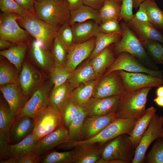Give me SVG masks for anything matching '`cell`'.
Listing matches in <instances>:
<instances>
[{"mask_svg":"<svg viewBox=\"0 0 163 163\" xmlns=\"http://www.w3.org/2000/svg\"><path fill=\"white\" fill-rule=\"evenodd\" d=\"M122 29L120 40L113 44L115 55L127 53L139 60L145 66L153 70H159L157 64L147 54L141 41L124 21L120 25Z\"/></svg>","mask_w":163,"mask_h":163,"instance_id":"6da1fadb","label":"cell"},{"mask_svg":"<svg viewBox=\"0 0 163 163\" xmlns=\"http://www.w3.org/2000/svg\"><path fill=\"white\" fill-rule=\"evenodd\" d=\"M152 88L126 92L121 96L116 111L118 118L137 119L145 113L147 96Z\"/></svg>","mask_w":163,"mask_h":163,"instance_id":"7a4b0ae2","label":"cell"},{"mask_svg":"<svg viewBox=\"0 0 163 163\" xmlns=\"http://www.w3.org/2000/svg\"><path fill=\"white\" fill-rule=\"evenodd\" d=\"M17 22L32 37L51 51L58 28L46 23L31 12L21 16Z\"/></svg>","mask_w":163,"mask_h":163,"instance_id":"3957f363","label":"cell"},{"mask_svg":"<svg viewBox=\"0 0 163 163\" xmlns=\"http://www.w3.org/2000/svg\"><path fill=\"white\" fill-rule=\"evenodd\" d=\"M35 15L48 24L58 28L69 22V11L63 0H39L35 1Z\"/></svg>","mask_w":163,"mask_h":163,"instance_id":"277c9868","label":"cell"},{"mask_svg":"<svg viewBox=\"0 0 163 163\" xmlns=\"http://www.w3.org/2000/svg\"><path fill=\"white\" fill-rule=\"evenodd\" d=\"M129 135L125 133L109 140L101 147V158L106 161L118 160L124 163H132L135 148L129 139Z\"/></svg>","mask_w":163,"mask_h":163,"instance_id":"5b68a950","label":"cell"},{"mask_svg":"<svg viewBox=\"0 0 163 163\" xmlns=\"http://www.w3.org/2000/svg\"><path fill=\"white\" fill-rule=\"evenodd\" d=\"M21 15L15 13H2L0 16V39L14 44L29 42L32 37L18 24Z\"/></svg>","mask_w":163,"mask_h":163,"instance_id":"8992f818","label":"cell"},{"mask_svg":"<svg viewBox=\"0 0 163 163\" xmlns=\"http://www.w3.org/2000/svg\"><path fill=\"white\" fill-rule=\"evenodd\" d=\"M34 120L32 133L37 140L63 125L61 111L50 105L39 112Z\"/></svg>","mask_w":163,"mask_h":163,"instance_id":"52a82bcc","label":"cell"},{"mask_svg":"<svg viewBox=\"0 0 163 163\" xmlns=\"http://www.w3.org/2000/svg\"><path fill=\"white\" fill-rule=\"evenodd\" d=\"M163 137V116L155 113L135 149L132 163H142L146 152L151 144L157 139Z\"/></svg>","mask_w":163,"mask_h":163,"instance_id":"ba28073f","label":"cell"},{"mask_svg":"<svg viewBox=\"0 0 163 163\" xmlns=\"http://www.w3.org/2000/svg\"><path fill=\"white\" fill-rule=\"evenodd\" d=\"M53 85L50 80H44L26 102L19 115L33 119L40 111L50 104V93Z\"/></svg>","mask_w":163,"mask_h":163,"instance_id":"9c48e42d","label":"cell"},{"mask_svg":"<svg viewBox=\"0 0 163 163\" xmlns=\"http://www.w3.org/2000/svg\"><path fill=\"white\" fill-rule=\"evenodd\" d=\"M126 91L118 70L104 74L97 79L92 97L101 98L122 96Z\"/></svg>","mask_w":163,"mask_h":163,"instance_id":"30bf717a","label":"cell"},{"mask_svg":"<svg viewBox=\"0 0 163 163\" xmlns=\"http://www.w3.org/2000/svg\"><path fill=\"white\" fill-rule=\"evenodd\" d=\"M120 70L129 72H143L163 78V70L150 69L145 66L136 58L126 52H123L119 54L113 63L107 70L104 74Z\"/></svg>","mask_w":163,"mask_h":163,"instance_id":"8fae6325","label":"cell"},{"mask_svg":"<svg viewBox=\"0 0 163 163\" xmlns=\"http://www.w3.org/2000/svg\"><path fill=\"white\" fill-rule=\"evenodd\" d=\"M126 92L147 87H158L163 85V78L143 72H132L118 70Z\"/></svg>","mask_w":163,"mask_h":163,"instance_id":"7c38bea8","label":"cell"},{"mask_svg":"<svg viewBox=\"0 0 163 163\" xmlns=\"http://www.w3.org/2000/svg\"><path fill=\"white\" fill-rule=\"evenodd\" d=\"M42 73L24 59L19 72L18 84L27 101L43 81Z\"/></svg>","mask_w":163,"mask_h":163,"instance_id":"4fadbf2b","label":"cell"},{"mask_svg":"<svg viewBox=\"0 0 163 163\" xmlns=\"http://www.w3.org/2000/svg\"><path fill=\"white\" fill-rule=\"evenodd\" d=\"M27 53L30 60L45 72H49L54 65L51 51L33 37Z\"/></svg>","mask_w":163,"mask_h":163,"instance_id":"5bb4252c","label":"cell"},{"mask_svg":"<svg viewBox=\"0 0 163 163\" xmlns=\"http://www.w3.org/2000/svg\"><path fill=\"white\" fill-rule=\"evenodd\" d=\"M95 45V37L85 43L74 44L68 47L67 59L64 66L72 72L85 59L90 57Z\"/></svg>","mask_w":163,"mask_h":163,"instance_id":"9a60e30c","label":"cell"},{"mask_svg":"<svg viewBox=\"0 0 163 163\" xmlns=\"http://www.w3.org/2000/svg\"><path fill=\"white\" fill-rule=\"evenodd\" d=\"M121 95L97 98L91 97L82 107L87 116L116 113Z\"/></svg>","mask_w":163,"mask_h":163,"instance_id":"2e32d148","label":"cell"},{"mask_svg":"<svg viewBox=\"0 0 163 163\" xmlns=\"http://www.w3.org/2000/svg\"><path fill=\"white\" fill-rule=\"evenodd\" d=\"M117 118L115 113L106 115L87 116L82 128L81 141L94 136Z\"/></svg>","mask_w":163,"mask_h":163,"instance_id":"e0dca14e","label":"cell"},{"mask_svg":"<svg viewBox=\"0 0 163 163\" xmlns=\"http://www.w3.org/2000/svg\"><path fill=\"white\" fill-rule=\"evenodd\" d=\"M69 141L68 129L64 125L61 126L39 140L34 153L40 156Z\"/></svg>","mask_w":163,"mask_h":163,"instance_id":"ac0fdd59","label":"cell"},{"mask_svg":"<svg viewBox=\"0 0 163 163\" xmlns=\"http://www.w3.org/2000/svg\"><path fill=\"white\" fill-rule=\"evenodd\" d=\"M125 22L140 41L152 40L163 44V33L150 22L141 21L133 17Z\"/></svg>","mask_w":163,"mask_h":163,"instance_id":"d6986e66","label":"cell"},{"mask_svg":"<svg viewBox=\"0 0 163 163\" xmlns=\"http://www.w3.org/2000/svg\"><path fill=\"white\" fill-rule=\"evenodd\" d=\"M0 90L11 111L17 116L27 100L18 84H11L0 86Z\"/></svg>","mask_w":163,"mask_h":163,"instance_id":"ffe728a7","label":"cell"},{"mask_svg":"<svg viewBox=\"0 0 163 163\" xmlns=\"http://www.w3.org/2000/svg\"><path fill=\"white\" fill-rule=\"evenodd\" d=\"M34 125V120L32 118L26 115H18L10 132V145L18 143L32 133Z\"/></svg>","mask_w":163,"mask_h":163,"instance_id":"44dd1931","label":"cell"},{"mask_svg":"<svg viewBox=\"0 0 163 163\" xmlns=\"http://www.w3.org/2000/svg\"><path fill=\"white\" fill-rule=\"evenodd\" d=\"M99 24L93 20L73 24L71 27L74 44L85 43L95 37L99 32Z\"/></svg>","mask_w":163,"mask_h":163,"instance_id":"7402d4cb","label":"cell"},{"mask_svg":"<svg viewBox=\"0 0 163 163\" xmlns=\"http://www.w3.org/2000/svg\"><path fill=\"white\" fill-rule=\"evenodd\" d=\"M101 147L92 145L76 147L71 149L72 163H96L101 158Z\"/></svg>","mask_w":163,"mask_h":163,"instance_id":"603a6c76","label":"cell"},{"mask_svg":"<svg viewBox=\"0 0 163 163\" xmlns=\"http://www.w3.org/2000/svg\"><path fill=\"white\" fill-rule=\"evenodd\" d=\"M98 78L88 59L82 62L71 72L68 81L72 90L81 84Z\"/></svg>","mask_w":163,"mask_h":163,"instance_id":"cb8c5ba5","label":"cell"},{"mask_svg":"<svg viewBox=\"0 0 163 163\" xmlns=\"http://www.w3.org/2000/svg\"><path fill=\"white\" fill-rule=\"evenodd\" d=\"M112 44L93 57L89 59L98 78L104 74L116 59L113 45L112 46Z\"/></svg>","mask_w":163,"mask_h":163,"instance_id":"d4e9b609","label":"cell"},{"mask_svg":"<svg viewBox=\"0 0 163 163\" xmlns=\"http://www.w3.org/2000/svg\"><path fill=\"white\" fill-rule=\"evenodd\" d=\"M156 110L151 106L146 109L144 113L137 119L135 125L129 135V139L135 148L139 145L141 139L149 124Z\"/></svg>","mask_w":163,"mask_h":163,"instance_id":"484cf974","label":"cell"},{"mask_svg":"<svg viewBox=\"0 0 163 163\" xmlns=\"http://www.w3.org/2000/svg\"><path fill=\"white\" fill-rule=\"evenodd\" d=\"M29 48V42L14 44L8 49L0 50V55L12 64L19 73Z\"/></svg>","mask_w":163,"mask_h":163,"instance_id":"4316f807","label":"cell"},{"mask_svg":"<svg viewBox=\"0 0 163 163\" xmlns=\"http://www.w3.org/2000/svg\"><path fill=\"white\" fill-rule=\"evenodd\" d=\"M97 79L81 84L73 89L70 94V99L78 106L82 107L92 97Z\"/></svg>","mask_w":163,"mask_h":163,"instance_id":"83f0119b","label":"cell"},{"mask_svg":"<svg viewBox=\"0 0 163 163\" xmlns=\"http://www.w3.org/2000/svg\"><path fill=\"white\" fill-rule=\"evenodd\" d=\"M72 89L68 81L56 87H53L50 93V104L62 111L66 102L70 99Z\"/></svg>","mask_w":163,"mask_h":163,"instance_id":"f1b7e54d","label":"cell"},{"mask_svg":"<svg viewBox=\"0 0 163 163\" xmlns=\"http://www.w3.org/2000/svg\"><path fill=\"white\" fill-rule=\"evenodd\" d=\"M93 20L99 24L101 23L99 11L83 5L79 8L70 11L69 23L72 26L75 23Z\"/></svg>","mask_w":163,"mask_h":163,"instance_id":"f546056e","label":"cell"},{"mask_svg":"<svg viewBox=\"0 0 163 163\" xmlns=\"http://www.w3.org/2000/svg\"><path fill=\"white\" fill-rule=\"evenodd\" d=\"M139 6L146 12L149 22L163 33V11L159 7L155 1L147 0Z\"/></svg>","mask_w":163,"mask_h":163,"instance_id":"4dcf8cb0","label":"cell"},{"mask_svg":"<svg viewBox=\"0 0 163 163\" xmlns=\"http://www.w3.org/2000/svg\"><path fill=\"white\" fill-rule=\"evenodd\" d=\"M19 73L15 67L8 59H1L0 86L11 84H18Z\"/></svg>","mask_w":163,"mask_h":163,"instance_id":"1f68e13d","label":"cell"},{"mask_svg":"<svg viewBox=\"0 0 163 163\" xmlns=\"http://www.w3.org/2000/svg\"><path fill=\"white\" fill-rule=\"evenodd\" d=\"M38 140L35 139L32 133L18 143L10 145L12 157L34 153Z\"/></svg>","mask_w":163,"mask_h":163,"instance_id":"d6a6232c","label":"cell"},{"mask_svg":"<svg viewBox=\"0 0 163 163\" xmlns=\"http://www.w3.org/2000/svg\"><path fill=\"white\" fill-rule=\"evenodd\" d=\"M17 116L10 110L5 101H0V132L9 137L10 132Z\"/></svg>","mask_w":163,"mask_h":163,"instance_id":"836d02e7","label":"cell"},{"mask_svg":"<svg viewBox=\"0 0 163 163\" xmlns=\"http://www.w3.org/2000/svg\"><path fill=\"white\" fill-rule=\"evenodd\" d=\"M122 33H114L106 34L98 33L95 36V45L89 58H91L100 53L109 46L116 43L121 39Z\"/></svg>","mask_w":163,"mask_h":163,"instance_id":"e575fe53","label":"cell"},{"mask_svg":"<svg viewBox=\"0 0 163 163\" xmlns=\"http://www.w3.org/2000/svg\"><path fill=\"white\" fill-rule=\"evenodd\" d=\"M121 2L114 0H105L99 10L101 22L115 19L119 21V15Z\"/></svg>","mask_w":163,"mask_h":163,"instance_id":"d590c367","label":"cell"},{"mask_svg":"<svg viewBox=\"0 0 163 163\" xmlns=\"http://www.w3.org/2000/svg\"><path fill=\"white\" fill-rule=\"evenodd\" d=\"M87 114L83 108L79 106L76 116L68 128L69 136L70 141L81 140V131L84 120Z\"/></svg>","mask_w":163,"mask_h":163,"instance_id":"8d00e7d4","label":"cell"},{"mask_svg":"<svg viewBox=\"0 0 163 163\" xmlns=\"http://www.w3.org/2000/svg\"><path fill=\"white\" fill-rule=\"evenodd\" d=\"M148 55L156 64H162L163 44L155 40L141 41Z\"/></svg>","mask_w":163,"mask_h":163,"instance_id":"74e56055","label":"cell"},{"mask_svg":"<svg viewBox=\"0 0 163 163\" xmlns=\"http://www.w3.org/2000/svg\"><path fill=\"white\" fill-rule=\"evenodd\" d=\"M68 47L56 37L52 46L51 52L54 64L64 66L66 60Z\"/></svg>","mask_w":163,"mask_h":163,"instance_id":"f35d334b","label":"cell"},{"mask_svg":"<svg viewBox=\"0 0 163 163\" xmlns=\"http://www.w3.org/2000/svg\"><path fill=\"white\" fill-rule=\"evenodd\" d=\"M50 80L53 85L57 87L68 81L71 73L64 66L54 64L49 72Z\"/></svg>","mask_w":163,"mask_h":163,"instance_id":"ab89813d","label":"cell"},{"mask_svg":"<svg viewBox=\"0 0 163 163\" xmlns=\"http://www.w3.org/2000/svg\"><path fill=\"white\" fill-rule=\"evenodd\" d=\"M163 163V137L156 140L146 156L144 162Z\"/></svg>","mask_w":163,"mask_h":163,"instance_id":"60d3db41","label":"cell"},{"mask_svg":"<svg viewBox=\"0 0 163 163\" xmlns=\"http://www.w3.org/2000/svg\"><path fill=\"white\" fill-rule=\"evenodd\" d=\"M72 150L62 152L52 151L47 154L41 160L42 163H72Z\"/></svg>","mask_w":163,"mask_h":163,"instance_id":"b9f144b4","label":"cell"},{"mask_svg":"<svg viewBox=\"0 0 163 163\" xmlns=\"http://www.w3.org/2000/svg\"><path fill=\"white\" fill-rule=\"evenodd\" d=\"M79 106L69 99L64 105L62 113L63 125L68 129L72 122L76 117Z\"/></svg>","mask_w":163,"mask_h":163,"instance_id":"7bdbcfd3","label":"cell"},{"mask_svg":"<svg viewBox=\"0 0 163 163\" xmlns=\"http://www.w3.org/2000/svg\"><path fill=\"white\" fill-rule=\"evenodd\" d=\"M56 37L66 45L68 47L74 44L73 34L70 26L68 22L62 25L58 29Z\"/></svg>","mask_w":163,"mask_h":163,"instance_id":"ee69618b","label":"cell"},{"mask_svg":"<svg viewBox=\"0 0 163 163\" xmlns=\"http://www.w3.org/2000/svg\"><path fill=\"white\" fill-rule=\"evenodd\" d=\"M0 9L2 13H13L23 16L30 12L20 6L14 0H0Z\"/></svg>","mask_w":163,"mask_h":163,"instance_id":"f6af8a7d","label":"cell"},{"mask_svg":"<svg viewBox=\"0 0 163 163\" xmlns=\"http://www.w3.org/2000/svg\"><path fill=\"white\" fill-rule=\"evenodd\" d=\"M40 162V156L34 153L13 156L0 161V163H38Z\"/></svg>","mask_w":163,"mask_h":163,"instance_id":"bcb514c9","label":"cell"},{"mask_svg":"<svg viewBox=\"0 0 163 163\" xmlns=\"http://www.w3.org/2000/svg\"><path fill=\"white\" fill-rule=\"evenodd\" d=\"M119 21L117 20L112 19L101 22L99 25V32L106 34L114 33H122V29Z\"/></svg>","mask_w":163,"mask_h":163,"instance_id":"7dc6e473","label":"cell"},{"mask_svg":"<svg viewBox=\"0 0 163 163\" xmlns=\"http://www.w3.org/2000/svg\"><path fill=\"white\" fill-rule=\"evenodd\" d=\"M133 0H122L119 15V21L126 22L133 18Z\"/></svg>","mask_w":163,"mask_h":163,"instance_id":"c3c4849f","label":"cell"},{"mask_svg":"<svg viewBox=\"0 0 163 163\" xmlns=\"http://www.w3.org/2000/svg\"><path fill=\"white\" fill-rule=\"evenodd\" d=\"M9 137L0 132V160H5L12 157L9 149Z\"/></svg>","mask_w":163,"mask_h":163,"instance_id":"681fc988","label":"cell"},{"mask_svg":"<svg viewBox=\"0 0 163 163\" xmlns=\"http://www.w3.org/2000/svg\"><path fill=\"white\" fill-rule=\"evenodd\" d=\"M105 0H82L83 5L99 11L103 5Z\"/></svg>","mask_w":163,"mask_h":163,"instance_id":"f907efd6","label":"cell"},{"mask_svg":"<svg viewBox=\"0 0 163 163\" xmlns=\"http://www.w3.org/2000/svg\"><path fill=\"white\" fill-rule=\"evenodd\" d=\"M14 0L23 8L35 14L34 10L35 1L34 0Z\"/></svg>","mask_w":163,"mask_h":163,"instance_id":"816d5d0a","label":"cell"},{"mask_svg":"<svg viewBox=\"0 0 163 163\" xmlns=\"http://www.w3.org/2000/svg\"><path fill=\"white\" fill-rule=\"evenodd\" d=\"M70 11L76 10L83 5L82 0H63Z\"/></svg>","mask_w":163,"mask_h":163,"instance_id":"f5cc1de1","label":"cell"},{"mask_svg":"<svg viewBox=\"0 0 163 163\" xmlns=\"http://www.w3.org/2000/svg\"><path fill=\"white\" fill-rule=\"evenodd\" d=\"M133 17L141 21L149 22V18L146 12L140 6L136 14H134Z\"/></svg>","mask_w":163,"mask_h":163,"instance_id":"db71d44e","label":"cell"},{"mask_svg":"<svg viewBox=\"0 0 163 163\" xmlns=\"http://www.w3.org/2000/svg\"><path fill=\"white\" fill-rule=\"evenodd\" d=\"M14 44L8 41L0 39V50H1L8 49Z\"/></svg>","mask_w":163,"mask_h":163,"instance_id":"11a10c76","label":"cell"},{"mask_svg":"<svg viewBox=\"0 0 163 163\" xmlns=\"http://www.w3.org/2000/svg\"><path fill=\"white\" fill-rule=\"evenodd\" d=\"M153 101L159 106L163 107V96L157 97Z\"/></svg>","mask_w":163,"mask_h":163,"instance_id":"9f6ffc18","label":"cell"},{"mask_svg":"<svg viewBox=\"0 0 163 163\" xmlns=\"http://www.w3.org/2000/svg\"><path fill=\"white\" fill-rule=\"evenodd\" d=\"M147 0H133V8L136 9L138 8L139 6Z\"/></svg>","mask_w":163,"mask_h":163,"instance_id":"6f0895ef","label":"cell"},{"mask_svg":"<svg viewBox=\"0 0 163 163\" xmlns=\"http://www.w3.org/2000/svg\"><path fill=\"white\" fill-rule=\"evenodd\" d=\"M156 93L157 97L163 96V86L162 85L158 87Z\"/></svg>","mask_w":163,"mask_h":163,"instance_id":"680465c9","label":"cell"},{"mask_svg":"<svg viewBox=\"0 0 163 163\" xmlns=\"http://www.w3.org/2000/svg\"><path fill=\"white\" fill-rule=\"evenodd\" d=\"M162 64H163V52H162Z\"/></svg>","mask_w":163,"mask_h":163,"instance_id":"91938a15","label":"cell"},{"mask_svg":"<svg viewBox=\"0 0 163 163\" xmlns=\"http://www.w3.org/2000/svg\"><path fill=\"white\" fill-rule=\"evenodd\" d=\"M116 0V1H118L119 2H121L122 1V0Z\"/></svg>","mask_w":163,"mask_h":163,"instance_id":"94428289","label":"cell"},{"mask_svg":"<svg viewBox=\"0 0 163 163\" xmlns=\"http://www.w3.org/2000/svg\"><path fill=\"white\" fill-rule=\"evenodd\" d=\"M34 0V1H35L39 0Z\"/></svg>","mask_w":163,"mask_h":163,"instance_id":"6125c7cd","label":"cell"},{"mask_svg":"<svg viewBox=\"0 0 163 163\" xmlns=\"http://www.w3.org/2000/svg\"><path fill=\"white\" fill-rule=\"evenodd\" d=\"M154 0V1H155V0Z\"/></svg>","mask_w":163,"mask_h":163,"instance_id":"be15d7a7","label":"cell"}]
</instances>
